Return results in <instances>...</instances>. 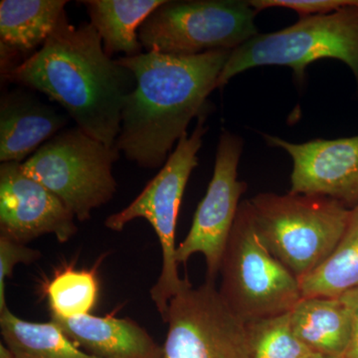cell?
<instances>
[{
    "mask_svg": "<svg viewBox=\"0 0 358 358\" xmlns=\"http://www.w3.org/2000/svg\"><path fill=\"white\" fill-rule=\"evenodd\" d=\"M3 77L45 94L78 128L110 148L121 131L127 96L136 86L133 73L103 50L91 23L75 26L66 11L38 50Z\"/></svg>",
    "mask_w": 358,
    "mask_h": 358,
    "instance_id": "1",
    "label": "cell"
},
{
    "mask_svg": "<svg viewBox=\"0 0 358 358\" xmlns=\"http://www.w3.org/2000/svg\"><path fill=\"white\" fill-rule=\"evenodd\" d=\"M230 53L178 56L147 52L117 58L133 73L136 86L122 108L117 150L143 169L164 166L190 122L205 115L207 98L217 89Z\"/></svg>",
    "mask_w": 358,
    "mask_h": 358,
    "instance_id": "2",
    "label": "cell"
},
{
    "mask_svg": "<svg viewBox=\"0 0 358 358\" xmlns=\"http://www.w3.org/2000/svg\"><path fill=\"white\" fill-rule=\"evenodd\" d=\"M249 202L264 242L299 281L338 248L353 216V209L317 195L262 193Z\"/></svg>",
    "mask_w": 358,
    "mask_h": 358,
    "instance_id": "3",
    "label": "cell"
},
{
    "mask_svg": "<svg viewBox=\"0 0 358 358\" xmlns=\"http://www.w3.org/2000/svg\"><path fill=\"white\" fill-rule=\"evenodd\" d=\"M219 274V294L245 324L289 313L301 299L298 278L264 242L249 201L240 203Z\"/></svg>",
    "mask_w": 358,
    "mask_h": 358,
    "instance_id": "4",
    "label": "cell"
},
{
    "mask_svg": "<svg viewBox=\"0 0 358 358\" xmlns=\"http://www.w3.org/2000/svg\"><path fill=\"white\" fill-rule=\"evenodd\" d=\"M205 115H200L196 128L188 136H181L178 145L159 173L155 176L141 194L126 208L112 214L105 221L108 229L122 231L136 219H145L154 228L162 247V272L150 289V298L166 322L169 301L187 284L180 279L176 261V222L183 194L193 169L199 166V152L207 128Z\"/></svg>",
    "mask_w": 358,
    "mask_h": 358,
    "instance_id": "5",
    "label": "cell"
},
{
    "mask_svg": "<svg viewBox=\"0 0 358 358\" xmlns=\"http://www.w3.org/2000/svg\"><path fill=\"white\" fill-rule=\"evenodd\" d=\"M326 58L345 63L358 83V7L301 17L280 31L256 35L231 51L217 89L240 73L263 66H287L301 80L310 63Z\"/></svg>",
    "mask_w": 358,
    "mask_h": 358,
    "instance_id": "6",
    "label": "cell"
},
{
    "mask_svg": "<svg viewBox=\"0 0 358 358\" xmlns=\"http://www.w3.org/2000/svg\"><path fill=\"white\" fill-rule=\"evenodd\" d=\"M121 152L81 129H64L21 164L23 171L55 194L80 222L115 196L113 166Z\"/></svg>",
    "mask_w": 358,
    "mask_h": 358,
    "instance_id": "7",
    "label": "cell"
},
{
    "mask_svg": "<svg viewBox=\"0 0 358 358\" xmlns=\"http://www.w3.org/2000/svg\"><path fill=\"white\" fill-rule=\"evenodd\" d=\"M256 10L243 0L166 1L138 29L147 52L192 56L233 51L258 35Z\"/></svg>",
    "mask_w": 358,
    "mask_h": 358,
    "instance_id": "8",
    "label": "cell"
},
{
    "mask_svg": "<svg viewBox=\"0 0 358 358\" xmlns=\"http://www.w3.org/2000/svg\"><path fill=\"white\" fill-rule=\"evenodd\" d=\"M162 358H249L246 324L223 301L215 282H188L169 301Z\"/></svg>",
    "mask_w": 358,
    "mask_h": 358,
    "instance_id": "9",
    "label": "cell"
},
{
    "mask_svg": "<svg viewBox=\"0 0 358 358\" xmlns=\"http://www.w3.org/2000/svg\"><path fill=\"white\" fill-rule=\"evenodd\" d=\"M243 141L230 131L219 138L215 166L206 194L200 201L189 232L178 245L176 261L185 264L194 254L206 262V281L215 282L246 185L238 179Z\"/></svg>",
    "mask_w": 358,
    "mask_h": 358,
    "instance_id": "10",
    "label": "cell"
},
{
    "mask_svg": "<svg viewBox=\"0 0 358 358\" xmlns=\"http://www.w3.org/2000/svg\"><path fill=\"white\" fill-rule=\"evenodd\" d=\"M75 216L60 199L23 171L20 162L0 166V236L26 244L46 234L66 243L77 233Z\"/></svg>",
    "mask_w": 358,
    "mask_h": 358,
    "instance_id": "11",
    "label": "cell"
},
{
    "mask_svg": "<svg viewBox=\"0 0 358 358\" xmlns=\"http://www.w3.org/2000/svg\"><path fill=\"white\" fill-rule=\"evenodd\" d=\"M266 138L293 159L289 192L329 197L350 209L358 207V136L305 143Z\"/></svg>",
    "mask_w": 358,
    "mask_h": 358,
    "instance_id": "12",
    "label": "cell"
},
{
    "mask_svg": "<svg viewBox=\"0 0 358 358\" xmlns=\"http://www.w3.org/2000/svg\"><path fill=\"white\" fill-rule=\"evenodd\" d=\"M68 122V115L60 114L28 91L16 89L3 93L0 101V162H20Z\"/></svg>",
    "mask_w": 358,
    "mask_h": 358,
    "instance_id": "13",
    "label": "cell"
},
{
    "mask_svg": "<svg viewBox=\"0 0 358 358\" xmlns=\"http://www.w3.org/2000/svg\"><path fill=\"white\" fill-rule=\"evenodd\" d=\"M63 333L96 358H162V346L129 319L86 315L62 319L51 315Z\"/></svg>",
    "mask_w": 358,
    "mask_h": 358,
    "instance_id": "14",
    "label": "cell"
},
{
    "mask_svg": "<svg viewBox=\"0 0 358 358\" xmlns=\"http://www.w3.org/2000/svg\"><path fill=\"white\" fill-rule=\"evenodd\" d=\"M66 0H2L0 41L2 76L13 69V56L41 47L65 13Z\"/></svg>",
    "mask_w": 358,
    "mask_h": 358,
    "instance_id": "15",
    "label": "cell"
},
{
    "mask_svg": "<svg viewBox=\"0 0 358 358\" xmlns=\"http://www.w3.org/2000/svg\"><path fill=\"white\" fill-rule=\"evenodd\" d=\"M289 315L294 334L308 350L326 357H343L352 333V317L339 296L301 298Z\"/></svg>",
    "mask_w": 358,
    "mask_h": 358,
    "instance_id": "16",
    "label": "cell"
},
{
    "mask_svg": "<svg viewBox=\"0 0 358 358\" xmlns=\"http://www.w3.org/2000/svg\"><path fill=\"white\" fill-rule=\"evenodd\" d=\"M166 0H85L90 23L102 39L103 50L112 57L124 53L126 57L140 55L138 29L148 16Z\"/></svg>",
    "mask_w": 358,
    "mask_h": 358,
    "instance_id": "17",
    "label": "cell"
},
{
    "mask_svg": "<svg viewBox=\"0 0 358 358\" xmlns=\"http://www.w3.org/2000/svg\"><path fill=\"white\" fill-rule=\"evenodd\" d=\"M0 331L14 358H96L80 350L52 320L27 322L8 307L0 312Z\"/></svg>",
    "mask_w": 358,
    "mask_h": 358,
    "instance_id": "18",
    "label": "cell"
},
{
    "mask_svg": "<svg viewBox=\"0 0 358 358\" xmlns=\"http://www.w3.org/2000/svg\"><path fill=\"white\" fill-rule=\"evenodd\" d=\"M299 282L301 298H338L346 292L358 289V230L352 219L338 248Z\"/></svg>",
    "mask_w": 358,
    "mask_h": 358,
    "instance_id": "19",
    "label": "cell"
},
{
    "mask_svg": "<svg viewBox=\"0 0 358 358\" xmlns=\"http://www.w3.org/2000/svg\"><path fill=\"white\" fill-rule=\"evenodd\" d=\"M46 294L52 315L72 319L90 315L99 296L95 270L63 268L47 285Z\"/></svg>",
    "mask_w": 358,
    "mask_h": 358,
    "instance_id": "20",
    "label": "cell"
},
{
    "mask_svg": "<svg viewBox=\"0 0 358 358\" xmlns=\"http://www.w3.org/2000/svg\"><path fill=\"white\" fill-rule=\"evenodd\" d=\"M249 358H308L312 350L296 338L289 313L246 322Z\"/></svg>",
    "mask_w": 358,
    "mask_h": 358,
    "instance_id": "21",
    "label": "cell"
},
{
    "mask_svg": "<svg viewBox=\"0 0 358 358\" xmlns=\"http://www.w3.org/2000/svg\"><path fill=\"white\" fill-rule=\"evenodd\" d=\"M249 3L257 13L272 7H282L296 11L301 17L324 15L350 7H358V0H251Z\"/></svg>",
    "mask_w": 358,
    "mask_h": 358,
    "instance_id": "22",
    "label": "cell"
},
{
    "mask_svg": "<svg viewBox=\"0 0 358 358\" xmlns=\"http://www.w3.org/2000/svg\"><path fill=\"white\" fill-rule=\"evenodd\" d=\"M41 258L39 250L30 248L9 238L0 236V312L7 307L6 281L17 264H32Z\"/></svg>",
    "mask_w": 358,
    "mask_h": 358,
    "instance_id": "23",
    "label": "cell"
},
{
    "mask_svg": "<svg viewBox=\"0 0 358 358\" xmlns=\"http://www.w3.org/2000/svg\"><path fill=\"white\" fill-rule=\"evenodd\" d=\"M339 298L345 301L352 317L350 343L343 358H358V289L346 292Z\"/></svg>",
    "mask_w": 358,
    "mask_h": 358,
    "instance_id": "24",
    "label": "cell"
},
{
    "mask_svg": "<svg viewBox=\"0 0 358 358\" xmlns=\"http://www.w3.org/2000/svg\"><path fill=\"white\" fill-rule=\"evenodd\" d=\"M0 358H14L13 352L6 345H3V343L0 345Z\"/></svg>",
    "mask_w": 358,
    "mask_h": 358,
    "instance_id": "25",
    "label": "cell"
},
{
    "mask_svg": "<svg viewBox=\"0 0 358 358\" xmlns=\"http://www.w3.org/2000/svg\"><path fill=\"white\" fill-rule=\"evenodd\" d=\"M308 358H334L331 357H326V355H317V353H313V355H310Z\"/></svg>",
    "mask_w": 358,
    "mask_h": 358,
    "instance_id": "26",
    "label": "cell"
}]
</instances>
